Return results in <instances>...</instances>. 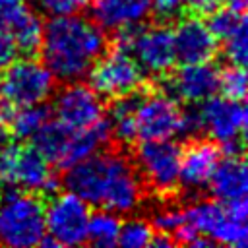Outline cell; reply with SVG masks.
<instances>
[{
  "instance_id": "cell-5",
  "label": "cell",
  "mask_w": 248,
  "mask_h": 248,
  "mask_svg": "<svg viewBox=\"0 0 248 248\" xmlns=\"http://www.w3.org/2000/svg\"><path fill=\"white\" fill-rule=\"evenodd\" d=\"M116 46L128 50L143 72L151 76H165L172 70L176 56L170 27L134 25L116 31Z\"/></svg>"
},
{
  "instance_id": "cell-7",
  "label": "cell",
  "mask_w": 248,
  "mask_h": 248,
  "mask_svg": "<svg viewBox=\"0 0 248 248\" xmlns=\"http://www.w3.org/2000/svg\"><path fill=\"white\" fill-rule=\"evenodd\" d=\"M89 205L76 194H50L45 203V238L41 246H78L85 242Z\"/></svg>"
},
{
  "instance_id": "cell-25",
  "label": "cell",
  "mask_w": 248,
  "mask_h": 248,
  "mask_svg": "<svg viewBox=\"0 0 248 248\" xmlns=\"http://www.w3.org/2000/svg\"><path fill=\"white\" fill-rule=\"evenodd\" d=\"M207 27L211 29V33L215 35L217 41H225L231 35L238 33L240 29H246V17L244 12H236L231 8H223V10H213L209 12V19L205 21Z\"/></svg>"
},
{
  "instance_id": "cell-10",
  "label": "cell",
  "mask_w": 248,
  "mask_h": 248,
  "mask_svg": "<svg viewBox=\"0 0 248 248\" xmlns=\"http://www.w3.org/2000/svg\"><path fill=\"white\" fill-rule=\"evenodd\" d=\"M87 76L89 85L101 97L107 99H116L134 93L143 83V70L138 66V62L128 50L116 45L110 50H105L95 60Z\"/></svg>"
},
{
  "instance_id": "cell-3",
  "label": "cell",
  "mask_w": 248,
  "mask_h": 248,
  "mask_svg": "<svg viewBox=\"0 0 248 248\" xmlns=\"http://www.w3.org/2000/svg\"><path fill=\"white\" fill-rule=\"evenodd\" d=\"M246 200L223 203L219 200H200L184 209L186 223L200 234L211 238L215 244L232 248L246 246Z\"/></svg>"
},
{
  "instance_id": "cell-8",
  "label": "cell",
  "mask_w": 248,
  "mask_h": 248,
  "mask_svg": "<svg viewBox=\"0 0 248 248\" xmlns=\"http://www.w3.org/2000/svg\"><path fill=\"white\" fill-rule=\"evenodd\" d=\"M200 124L207 136L217 141L225 155H242L246 132V107L229 97H207L198 103Z\"/></svg>"
},
{
  "instance_id": "cell-34",
  "label": "cell",
  "mask_w": 248,
  "mask_h": 248,
  "mask_svg": "<svg viewBox=\"0 0 248 248\" xmlns=\"http://www.w3.org/2000/svg\"><path fill=\"white\" fill-rule=\"evenodd\" d=\"M221 0H184V6L190 8L194 14L198 16H203V14H209L213 12L217 6H219Z\"/></svg>"
},
{
  "instance_id": "cell-24",
  "label": "cell",
  "mask_w": 248,
  "mask_h": 248,
  "mask_svg": "<svg viewBox=\"0 0 248 248\" xmlns=\"http://www.w3.org/2000/svg\"><path fill=\"white\" fill-rule=\"evenodd\" d=\"M68 136H70V130L66 126H62L58 120H48L31 140H33V147L48 163L58 165V161H60V157L64 153Z\"/></svg>"
},
{
  "instance_id": "cell-29",
  "label": "cell",
  "mask_w": 248,
  "mask_h": 248,
  "mask_svg": "<svg viewBox=\"0 0 248 248\" xmlns=\"http://www.w3.org/2000/svg\"><path fill=\"white\" fill-rule=\"evenodd\" d=\"M37 6L52 16H70V14H79L81 10H85L89 6L91 0H35Z\"/></svg>"
},
{
  "instance_id": "cell-16",
  "label": "cell",
  "mask_w": 248,
  "mask_h": 248,
  "mask_svg": "<svg viewBox=\"0 0 248 248\" xmlns=\"http://www.w3.org/2000/svg\"><path fill=\"white\" fill-rule=\"evenodd\" d=\"M174 56L182 64L207 62L217 52V39L207 27V23L198 16L182 17L172 29Z\"/></svg>"
},
{
  "instance_id": "cell-12",
  "label": "cell",
  "mask_w": 248,
  "mask_h": 248,
  "mask_svg": "<svg viewBox=\"0 0 248 248\" xmlns=\"http://www.w3.org/2000/svg\"><path fill=\"white\" fill-rule=\"evenodd\" d=\"M182 130V108L165 91L141 93L136 107V136L140 140H172Z\"/></svg>"
},
{
  "instance_id": "cell-13",
  "label": "cell",
  "mask_w": 248,
  "mask_h": 248,
  "mask_svg": "<svg viewBox=\"0 0 248 248\" xmlns=\"http://www.w3.org/2000/svg\"><path fill=\"white\" fill-rule=\"evenodd\" d=\"M52 112L56 120L68 130H79L99 122L105 116L103 97L85 83L68 81L52 103Z\"/></svg>"
},
{
  "instance_id": "cell-36",
  "label": "cell",
  "mask_w": 248,
  "mask_h": 248,
  "mask_svg": "<svg viewBox=\"0 0 248 248\" xmlns=\"http://www.w3.org/2000/svg\"><path fill=\"white\" fill-rule=\"evenodd\" d=\"M227 8H231V10H236V12H244V8H246V2L248 0H221Z\"/></svg>"
},
{
  "instance_id": "cell-11",
  "label": "cell",
  "mask_w": 248,
  "mask_h": 248,
  "mask_svg": "<svg viewBox=\"0 0 248 248\" xmlns=\"http://www.w3.org/2000/svg\"><path fill=\"white\" fill-rule=\"evenodd\" d=\"M140 176L159 196H170L178 188L180 145L172 140H141L136 147Z\"/></svg>"
},
{
  "instance_id": "cell-4",
  "label": "cell",
  "mask_w": 248,
  "mask_h": 248,
  "mask_svg": "<svg viewBox=\"0 0 248 248\" xmlns=\"http://www.w3.org/2000/svg\"><path fill=\"white\" fill-rule=\"evenodd\" d=\"M45 238V203L39 194L14 190L0 196V242L29 248Z\"/></svg>"
},
{
  "instance_id": "cell-26",
  "label": "cell",
  "mask_w": 248,
  "mask_h": 248,
  "mask_svg": "<svg viewBox=\"0 0 248 248\" xmlns=\"http://www.w3.org/2000/svg\"><path fill=\"white\" fill-rule=\"evenodd\" d=\"M155 234V229L140 219V217H132L124 223H120V231H118V244L124 248H143L151 244V238Z\"/></svg>"
},
{
  "instance_id": "cell-28",
  "label": "cell",
  "mask_w": 248,
  "mask_h": 248,
  "mask_svg": "<svg viewBox=\"0 0 248 248\" xmlns=\"http://www.w3.org/2000/svg\"><path fill=\"white\" fill-rule=\"evenodd\" d=\"M184 223H186L184 209L167 207V209H159V211L153 215L151 227H153L157 232H165V234H170V236H172Z\"/></svg>"
},
{
  "instance_id": "cell-1",
  "label": "cell",
  "mask_w": 248,
  "mask_h": 248,
  "mask_svg": "<svg viewBox=\"0 0 248 248\" xmlns=\"http://www.w3.org/2000/svg\"><path fill=\"white\" fill-rule=\"evenodd\" d=\"M64 186L87 205L114 213L134 211L143 198V180L120 153H93L64 169Z\"/></svg>"
},
{
  "instance_id": "cell-23",
  "label": "cell",
  "mask_w": 248,
  "mask_h": 248,
  "mask_svg": "<svg viewBox=\"0 0 248 248\" xmlns=\"http://www.w3.org/2000/svg\"><path fill=\"white\" fill-rule=\"evenodd\" d=\"M120 223L122 221L118 219V213L108 211V209H99L95 213H89L85 240L91 242L93 246L110 248V246L118 244Z\"/></svg>"
},
{
  "instance_id": "cell-6",
  "label": "cell",
  "mask_w": 248,
  "mask_h": 248,
  "mask_svg": "<svg viewBox=\"0 0 248 248\" xmlns=\"http://www.w3.org/2000/svg\"><path fill=\"white\" fill-rule=\"evenodd\" d=\"M0 178L17 190L50 196L58 190V180L50 163L33 145L8 143L0 151Z\"/></svg>"
},
{
  "instance_id": "cell-17",
  "label": "cell",
  "mask_w": 248,
  "mask_h": 248,
  "mask_svg": "<svg viewBox=\"0 0 248 248\" xmlns=\"http://www.w3.org/2000/svg\"><path fill=\"white\" fill-rule=\"evenodd\" d=\"M151 12V0H93L91 17L107 31L141 25Z\"/></svg>"
},
{
  "instance_id": "cell-15",
  "label": "cell",
  "mask_w": 248,
  "mask_h": 248,
  "mask_svg": "<svg viewBox=\"0 0 248 248\" xmlns=\"http://www.w3.org/2000/svg\"><path fill=\"white\" fill-rule=\"evenodd\" d=\"M221 159V151L213 141L194 140L184 149H180V169H178V188L186 194H200L207 188L215 165Z\"/></svg>"
},
{
  "instance_id": "cell-33",
  "label": "cell",
  "mask_w": 248,
  "mask_h": 248,
  "mask_svg": "<svg viewBox=\"0 0 248 248\" xmlns=\"http://www.w3.org/2000/svg\"><path fill=\"white\" fill-rule=\"evenodd\" d=\"M184 8V0H151V10L161 19L176 17Z\"/></svg>"
},
{
  "instance_id": "cell-9",
  "label": "cell",
  "mask_w": 248,
  "mask_h": 248,
  "mask_svg": "<svg viewBox=\"0 0 248 248\" xmlns=\"http://www.w3.org/2000/svg\"><path fill=\"white\" fill-rule=\"evenodd\" d=\"M4 70L6 72L0 78V93L2 99L14 107L39 105L54 93V76L33 56H25L21 60L16 58Z\"/></svg>"
},
{
  "instance_id": "cell-37",
  "label": "cell",
  "mask_w": 248,
  "mask_h": 248,
  "mask_svg": "<svg viewBox=\"0 0 248 248\" xmlns=\"http://www.w3.org/2000/svg\"><path fill=\"white\" fill-rule=\"evenodd\" d=\"M2 192H4V180L0 178V196H2Z\"/></svg>"
},
{
  "instance_id": "cell-20",
  "label": "cell",
  "mask_w": 248,
  "mask_h": 248,
  "mask_svg": "<svg viewBox=\"0 0 248 248\" xmlns=\"http://www.w3.org/2000/svg\"><path fill=\"white\" fill-rule=\"evenodd\" d=\"M140 91L122 95L112 99V105L107 114V122L110 126V136L120 143H132L136 136V107L140 101Z\"/></svg>"
},
{
  "instance_id": "cell-30",
  "label": "cell",
  "mask_w": 248,
  "mask_h": 248,
  "mask_svg": "<svg viewBox=\"0 0 248 248\" xmlns=\"http://www.w3.org/2000/svg\"><path fill=\"white\" fill-rule=\"evenodd\" d=\"M223 43H225V54H227L229 62H231V64H236V66H244V64H246V56H248L246 29H240L238 33L231 35V37L225 39Z\"/></svg>"
},
{
  "instance_id": "cell-2",
  "label": "cell",
  "mask_w": 248,
  "mask_h": 248,
  "mask_svg": "<svg viewBox=\"0 0 248 248\" xmlns=\"http://www.w3.org/2000/svg\"><path fill=\"white\" fill-rule=\"evenodd\" d=\"M39 50L54 79L79 81L107 50V37L93 19L83 16H52L45 23Z\"/></svg>"
},
{
  "instance_id": "cell-14",
  "label": "cell",
  "mask_w": 248,
  "mask_h": 248,
  "mask_svg": "<svg viewBox=\"0 0 248 248\" xmlns=\"http://www.w3.org/2000/svg\"><path fill=\"white\" fill-rule=\"evenodd\" d=\"M165 93H169L176 101H184L188 105H198L207 97L217 93L219 70L217 66L207 62L182 64L172 76H163Z\"/></svg>"
},
{
  "instance_id": "cell-32",
  "label": "cell",
  "mask_w": 248,
  "mask_h": 248,
  "mask_svg": "<svg viewBox=\"0 0 248 248\" xmlns=\"http://www.w3.org/2000/svg\"><path fill=\"white\" fill-rule=\"evenodd\" d=\"M25 10H27L25 0H0V23L8 27Z\"/></svg>"
},
{
  "instance_id": "cell-35",
  "label": "cell",
  "mask_w": 248,
  "mask_h": 248,
  "mask_svg": "<svg viewBox=\"0 0 248 248\" xmlns=\"http://www.w3.org/2000/svg\"><path fill=\"white\" fill-rule=\"evenodd\" d=\"M10 136H12V134H10L8 124L0 120V151H2V149H4L8 143H10Z\"/></svg>"
},
{
  "instance_id": "cell-27",
  "label": "cell",
  "mask_w": 248,
  "mask_h": 248,
  "mask_svg": "<svg viewBox=\"0 0 248 248\" xmlns=\"http://www.w3.org/2000/svg\"><path fill=\"white\" fill-rule=\"evenodd\" d=\"M246 81H248V78H246L244 66L231 64L229 68H225V70L219 72L217 89L221 91L223 97L244 101V97H246Z\"/></svg>"
},
{
  "instance_id": "cell-31",
  "label": "cell",
  "mask_w": 248,
  "mask_h": 248,
  "mask_svg": "<svg viewBox=\"0 0 248 248\" xmlns=\"http://www.w3.org/2000/svg\"><path fill=\"white\" fill-rule=\"evenodd\" d=\"M17 54L19 52L16 48V43H14L10 29L0 23V70H4L10 62H14L17 58Z\"/></svg>"
},
{
  "instance_id": "cell-21",
  "label": "cell",
  "mask_w": 248,
  "mask_h": 248,
  "mask_svg": "<svg viewBox=\"0 0 248 248\" xmlns=\"http://www.w3.org/2000/svg\"><path fill=\"white\" fill-rule=\"evenodd\" d=\"M8 29H10L12 37H14L17 52H21L23 56H33L35 52H39L41 41H43L45 23L41 21V17L35 12H31L27 8L19 17H16L8 25Z\"/></svg>"
},
{
  "instance_id": "cell-18",
  "label": "cell",
  "mask_w": 248,
  "mask_h": 248,
  "mask_svg": "<svg viewBox=\"0 0 248 248\" xmlns=\"http://www.w3.org/2000/svg\"><path fill=\"white\" fill-rule=\"evenodd\" d=\"M209 192L215 200L223 203H232L246 200L248 188V170L242 155H225L213 169V174L207 182Z\"/></svg>"
},
{
  "instance_id": "cell-22",
  "label": "cell",
  "mask_w": 248,
  "mask_h": 248,
  "mask_svg": "<svg viewBox=\"0 0 248 248\" xmlns=\"http://www.w3.org/2000/svg\"><path fill=\"white\" fill-rule=\"evenodd\" d=\"M52 110L45 107L43 103L39 105H27V107H14L8 128L10 134H14L17 140H31L48 120H50Z\"/></svg>"
},
{
  "instance_id": "cell-19",
  "label": "cell",
  "mask_w": 248,
  "mask_h": 248,
  "mask_svg": "<svg viewBox=\"0 0 248 248\" xmlns=\"http://www.w3.org/2000/svg\"><path fill=\"white\" fill-rule=\"evenodd\" d=\"M110 138H112L110 136V126H108L105 116L99 122L91 124V126H85V128H79V130H70V136H68L64 153L58 161V167L68 169L70 165L101 151V147L107 145Z\"/></svg>"
}]
</instances>
